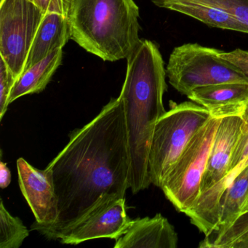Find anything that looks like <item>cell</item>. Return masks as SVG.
<instances>
[{
    "mask_svg": "<svg viewBox=\"0 0 248 248\" xmlns=\"http://www.w3.org/2000/svg\"><path fill=\"white\" fill-rule=\"evenodd\" d=\"M11 182V173L7 164L3 161L0 162V187L5 189L9 186Z\"/></svg>",
    "mask_w": 248,
    "mask_h": 248,
    "instance_id": "obj_23",
    "label": "cell"
},
{
    "mask_svg": "<svg viewBox=\"0 0 248 248\" xmlns=\"http://www.w3.org/2000/svg\"><path fill=\"white\" fill-rule=\"evenodd\" d=\"M241 114L243 123L231 159L229 173L213 188L200 194L192 208L185 213L191 224L204 235L217 226L222 196L236 175L245 168V162L248 158V101L244 104Z\"/></svg>",
    "mask_w": 248,
    "mask_h": 248,
    "instance_id": "obj_9",
    "label": "cell"
},
{
    "mask_svg": "<svg viewBox=\"0 0 248 248\" xmlns=\"http://www.w3.org/2000/svg\"><path fill=\"white\" fill-rule=\"evenodd\" d=\"M30 235L25 225L18 217H14L0 203V248H19Z\"/></svg>",
    "mask_w": 248,
    "mask_h": 248,
    "instance_id": "obj_19",
    "label": "cell"
},
{
    "mask_svg": "<svg viewBox=\"0 0 248 248\" xmlns=\"http://www.w3.org/2000/svg\"><path fill=\"white\" fill-rule=\"evenodd\" d=\"M131 220L124 198L107 199L62 232L57 239L64 245H75L100 238L116 240L125 232Z\"/></svg>",
    "mask_w": 248,
    "mask_h": 248,
    "instance_id": "obj_8",
    "label": "cell"
},
{
    "mask_svg": "<svg viewBox=\"0 0 248 248\" xmlns=\"http://www.w3.org/2000/svg\"><path fill=\"white\" fill-rule=\"evenodd\" d=\"M210 111L211 117L188 142L160 187L174 207L184 214L192 208L200 197L202 181L223 109Z\"/></svg>",
    "mask_w": 248,
    "mask_h": 248,
    "instance_id": "obj_5",
    "label": "cell"
},
{
    "mask_svg": "<svg viewBox=\"0 0 248 248\" xmlns=\"http://www.w3.org/2000/svg\"><path fill=\"white\" fill-rule=\"evenodd\" d=\"M244 104L222 108L223 113L210 149L200 194L213 188L229 173L231 159L243 123L241 113Z\"/></svg>",
    "mask_w": 248,
    "mask_h": 248,
    "instance_id": "obj_11",
    "label": "cell"
},
{
    "mask_svg": "<svg viewBox=\"0 0 248 248\" xmlns=\"http://www.w3.org/2000/svg\"><path fill=\"white\" fill-rule=\"evenodd\" d=\"M47 168L59 208L56 223L37 231L47 239H57L101 202L124 198L130 158L123 98H111L93 120L73 130Z\"/></svg>",
    "mask_w": 248,
    "mask_h": 248,
    "instance_id": "obj_1",
    "label": "cell"
},
{
    "mask_svg": "<svg viewBox=\"0 0 248 248\" xmlns=\"http://www.w3.org/2000/svg\"><path fill=\"white\" fill-rule=\"evenodd\" d=\"M247 212H248V200H247L246 202H245V205L242 207V213H241V214L247 213Z\"/></svg>",
    "mask_w": 248,
    "mask_h": 248,
    "instance_id": "obj_24",
    "label": "cell"
},
{
    "mask_svg": "<svg viewBox=\"0 0 248 248\" xmlns=\"http://www.w3.org/2000/svg\"><path fill=\"white\" fill-rule=\"evenodd\" d=\"M125 79L120 96L125 110L130 152L129 188L137 194L149 188V155L155 125L166 112V69L157 46L140 39L127 58Z\"/></svg>",
    "mask_w": 248,
    "mask_h": 248,
    "instance_id": "obj_2",
    "label": "cell"
},
{
    "mask_svg": "<svg viewBox=\"0 0 248 248\" xmlns=\"http://www.w3.org/2000/svg\"><path fill=\"white\" fill-rule=\"evenodd\" d=\"M71 37L72 31L68 17L55 13L46 14L33 40L24 72L52 52L63 49Z\"/></svg>",
    "mask_w": 248,
    "mask_h": 248,
    "instance_id": "obj_13",
    "label": "cell"
},
{
    "mask_svg": "<svg viewBox=\"0 0 248 248\" xmlns=\"http://www.w3.org/2000/svg\"><path fill=\"white\" fill-rule=\"evenodd\" d=\"M62 58L63 49H59L26 70L13 88L8 100L9 105L24 95L43 92L62 64Z\"/></svg>",
    "mask_w": 248,
    "mask_h": 248,
    "instance_id": "obj_16",
    "label": "cell"
},
{
    "mask_svg": "<svg viewBox=\"0 0 248 248\" xmlns=\"http://www.w3.org/2000/svg\"><path fill=\"white\" fill-rule=\"evenodd\" d=\"M45 15L30 0H0V58L16 80Z\"/></svg>",
    "mask_w": 248,
    "mask_h": 248,
    "instance_id": "obj_7",
    "label": "cell"
},
{
    "mask_svg": "<svg viewBox=\"0 0 248 248\" xmlns=\"http://www.w3.org/2000/svg\"><path fill=\"white\" fill-rule=\"evenodd\" d=\"M16 79L0 58V120H2L8 110V100Z\"/></svg>",
    "mask_w": 248,
    "mask_h": 248,
    "instance_id": "obj_21",
    "label": "cell"
},
{
    "mask_svg": "<svg viewBox=\"0 0 248 248\" xmlns=\"http://www.w3.org/2000/svg\"><path fill=\"white\" fill-rule=\"evenodd\" d=\"M210 117L208 109L191 101L170 104L158 120L152 136L149 155L152 184L160 188L188 142Z\"/></svg>",
    "mask_w": 248,
    "mask_h": 248,
    "instance_id": "obj_4",
    "label": "cell"
},
{
    "mask_svg": "<svg viewBox=\"0 0 248 248\" xmlns=\"http://www.w3.org/2000/svg\"><path fill=\"white\" fill-rule=\"evenodd\" d=\"M114 248H176L178 233L160 213L154 217L132 219L124 233L116 239Z\"/></svg>",
    "mask_w": 248,
    "mask_h": 248,
    "instance_id": "obj_12",
    "label": "cell"
},
{
    "mask_svg": "<svg viewBox=\"0 0 248 248\" xmlns=\"http://www.w3.org/2000/svg\"><path fill=\"white\" fill-rule=\"evenodd\" d=\"M248 199V165L236 175L223 193L219 207L218 223L207 234L223 232L232 225L240 216Z\"/></svg>",
    "mask_w": 248,
    "mask_h": 248,
    "instance_id": "obj_17",
    "label": "cell"
},
{
    "mask_svg": "<svg viewBox=\"0 0 248 248\" xmlns=\"http://www.w3.org/2000/svg\"><path fill=\"white\" fill-rule=\"evenodd\" d=\"M160 8L185 14L213 28L248 34V27L233 16L205 4L190 0H173L162 4Z\"/></svg>",
    "mask_w": 248,
    "mask_h": 248,
    "instance_id": "obj_15",
    "label": "cell"
},
{
    "mask_svg": "<svg viewBox=\"0 0 248 248\" xmlns=\"http://www.w3.org/2000/svg\"><path fill=\"white\" fill-rule=\"evenodd\" d=\"M139 18L133 0H74L71 39L104 62L125 59L140 40Z\"/></svg>",
    "mask_w": 248,
    "mask_h": 248,
    "instance_id": "obj_3",
    "label": "cell"
},
{
    "mask_svg": "<svg viewBox=\"0 0 248 248\" xmlns=\"http://www.w3.org/2000/svg\"><path fill=\"white\" fill-rule=\"evenodd\" d=\"M221 50L187 43L174 48L166 67L170 84L188 95L200 87L226 82H248V78L233 63L220 57Z\"/></svg>",
    "mask_w": 248,
    "mask_h": 248,
    "instance_id": "obj_6",
    "label": "cell"
},
{
    "mask_svg": "<svg viewBox=\"0 0 248 248\" xmlns=\"http://www.w3.org/2000/svg\"><path fill=\"white\" fill-rule=\"evenodd\" d=\"M160 8L162 4L173 0H152ZM218 8L229 13L248 27V0H190Z\"/></svg>",
    "mask_w": 248,
    "mask_h": 248,
    "instance_id": "obj_20",
    "label": "cell"
},
{
    "mask_svg": "<svg viewBox=\"0 0 248 248\" xmlns=\"http://www.w3.org/2000/svg\"><path fill=\"white\" fill-rule=\"evenodd\" d=\"M202 248H248V212L241 214L223 232L204 235Z\"/></svg>",
    "mask_w": 248,
    "mask_h": 248,
    "instance_id": "obj_18",
    "label": "cell"
},
{
    "mask_svg": "<svg viewBox=\"0 0 248 248\" xmlns=\"http://www.w3.org/2000/svg\"><path fill=\"white\" fill-rule=\"evenodd\" d=\"M188 99L209 111L242 105L248 101V82H226L193 90Z\"/></svg>",
    "mask_w": 248,
    "mask_h": 248,
    "instance_id": "obj_14",
    "label": "cell"
},
{
    "mask_svg": "<svg viewBox=\"0 0 248 248\" xmlns=\"http://www.w3.org/2000/svg\"><path fill=\"white\" fill-rule=\"evenodd\" d=\"M17 170L21 192L35 217L31 230L54 224L59 217V208L51 170L47 168L37 169L24 158L17 160Z\"/></svg>",
    "mask_w": 248,
    "mask_h": 248,
    "instance_id": "obj_10",
    "label": "cell"
},
{
    "mask_svg": "<svg viewBox=\"0 0 248 248\" xmlns=\"http://www.w3.org/2000/svg\"><path fill=\"white\" fill-rule=\"evenodd\" d=\"M43 11L61 14L69 18L74 0H30Z\"/></svg>",
    "mask_w": 248,
    "mask_h": 248,
    "instance_id": "obj_22",
    "label": "cell"
}]
</instances>
